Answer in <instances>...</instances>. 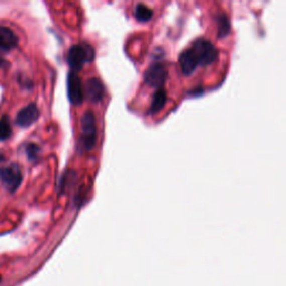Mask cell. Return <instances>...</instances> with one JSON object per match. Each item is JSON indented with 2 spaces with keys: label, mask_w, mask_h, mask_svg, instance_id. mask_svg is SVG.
<instances>
[{
  "label": "cell",
  "mask_w": 286,
  "mask_h": 286,
  "mask_svg": "<svg viewBox=\"0 0 286 286\" xmlns=\"http://www.w3.org/2000/svg\"><path fill=\"white\" fill-rule=\"evenodd\" d=\"M22 171L17 164H9L0 169V181L5 188L14 193L22 183Z\"/></svg>",
  "instance_id": "4"
},
{
  "label": "cell",
  "mask_w": 286,
  "mask_h": 286,
  "mask_svg": "<svg viewBox=\"0 0 286 286\" xmlns=\"http://www.w3.org/2000/svg\"><path fill=\"white\" fill-rule=\"evenodd\" d=\"M0 282H2V276H0Z\"/></svg>",
  "instance_id": "16"
},
{
  "label": "cell",
  "mask_w": 286,
  "mask_h": 286,
  "mask_svg": "<svg viewBox=\"0 0 286 286\" xmlns=\"http://www.w3.org/2000/svg\"><path fill=\"white\" fill-rule=\"evenodd\" d=\"M85 95L91 102H100L103 99L104 86L98 78H89L85 85Z\"/></svg>",
  "instance_id": "8"
},
{
  "label": "cell",
  "mask_w": 286,
  "mask_h": 286,
  "mask_svg": "<svg viewBox=\"0 0 286 286\" xmlns=\"http://www.w3.org/2000/svg\"><path fill=\"white\" fill-rule=\"evenodd\" d=\"M18 37L8 27L0 26V49L9 51L17 46Z\"/></svg>",
  "instance_id": "9"
},
{
  "label": "cell",
  "mask_w": 286,
  "mask_h": 286,
  "mask_svg": "<svg viewBox=\"0 0 286 286\" xmlns=\"http://www.w3.org/2000/svg\"><path fill=\"white\" fill-rule=\"evenodd\" d=\"M167 69L161 63H154L144 73V81L148 85L155 88H161L167 79Z\"/></svg>",
  "instance_id": "5"
},
{
  "label": "cell",
  "mask_w": 286,
  "mask_h": 286,
  "mask_svg": "<svg viewBox=\"0 0 286 286\" xmlns=\"http://www.w3.org/2000/svg\"><path fill=\"white\" fill-rule=\"evenodd\" d=\"M12 135V125L7 117L0 119V141H5Z\"/></svg>",
  "instance_id": "13"
},
{
  "label": "cell",
  "mask_w": 286,
  "mask_h": 286,
  "mask_svg": "<svg viewBox=\"0 0 286 286\" xmlns=\"http://www.w3.org/2000/svg\"><path fill=\"white\" fill-rule=\"evenodd\" d=\"M94 58V49L88 44L74 45L67 55L68 65L73 69L72 72L79 71L85 63L92 62Z\"/></svg>",
  "instance_id": "3"
},
{
  "label": "cell",
  "mask_w": 286,
  "mask_h": 286,
  "mask_svg": "<svg viewBox=\"0 0 286 286\" xmlns=\"http://www.w3.org/2000/svg\"><path fill=\"white\" fill-rule=\"evenodd\" d=\"M165 102H167V93H165L163 88H159L153 95L151 108H150V112L151 113L159 112L160 110L164 107Z\"/></svg>",
  "instance_id": "10"
},
{
  "label": "cell",
  "mask_w": 286,
  "mask_h": 286,
  "mask_svg": "<svg viewBox=\"0 0 286 286\" xmlns=\"http://www.w3.org/2000/svg\"><path fill=\"white\" fill-rule=\"evenodd\" d=\"M4 63H5V62L3 61V59H0V66H2V65H3Z\"/></svg>",
  "instance_id": "15"
},
{
  "label": "cell",
  "mask_w": 286,
  "mask_h": 286,
  "mask_svg": "<svg viewBox=\"0 0 286 286\" xmlns=\"http://www.w3.org/2000/svg\"><path fill=\"white\" fill-rule=\"evenodd\" d=\"M216 22L218 25V35L219 37H224L229 32V21L225 14H219L216 17Z\"/></svg>",
  "instance_id": "12"
},
{
  "label": "cell",
  "mask_w": 286,
  "mask_h": 286,
  "mask_svg": "<svg viewBox=\"0 0 286 286\" xmlns=\"http://www.w3.org/2000/svg\"><path fill=\"white\" fill-rule=\"evenodd\" d=\"M67 89L69 101L73 104H81L84 100V91L81 78L76 72H71L67 77Z\"/></svg>",
  "instance_id": "6"
},
{
  "label": "cell",
  "mask_w": 286,
  "mask_h": 286,
  "mask_svg": "<svg viewBox=\"0 0 286 286\" xmlns=\"http://www.w3.org/2000/svg\"><path fill=\"white\" fill-rule=\"evenodd\" d=\"M39 117V111L35 104H29L26 108L22 109L17 113L16 123L22 128H28L34 122L37 121Z\"/></svg>",
  "instance_id": "7"
},
{
  "label": "cell",
  "mask_w": 286,
  "mask_h": 286,
  "mask_svg": "<svg viewBox=\"0 0 286 286\" xmlns=\"http://www.w3.org/2000/svg\"><path fill=\"white\" fill-rule=\"evenodd\" d=\"M153 15V12L150 9L148 6H145L143 4H139L135 7V18L138 19L139 22H148L151 19Z\"/></svg>",
  "instance_id": "11"
},
{
  "label": "cell",
  "mask_w": 286,
  "mask_h": 286,
  "mask_svg": "<svg viewBox=\"0 0 286 286\" xmlns=\"http://www.w3.org/2000/svg\"><path fill=\"white\" fill-rule=\"evenodd\" d=\"M218 51L213 43L205 38H198L192 46L181 53L179 65L184 75H190L198 66H206L217 61Z\"/></svg>",
  "instance_id": "1"
},
{
  "label": "cell",
  "mask_w": 286,
  "mask_h": 286,
  "mask_svg": "<svg viewBox=\"0 0 286 286\" xmlns=\"http://www.w3.org/2000/svg\"><path fill=\"white\" fill-rule=\"evenodd\" d=\"M98 129L95 117L91 111L83 114L81 120V137L78 140V147L82 151H89L92 150L97 142Z\"/></svg>",
  "instance_id": "2"
},
{
  "label": "cell",
  "mask_w": 286,
  "mask_h": 286,
  "mask_svg": "<svg viewBox=\"0 0 286 286\" xmlns=\"http://www.w3.org/2000/svg\"><path fill=\"white\" fill-rule=\"evenodd\" d=\"M3 159H4V155H3L2 153H0V161H2V160H3Z\"/></svg>",
  "instance_id": "14"
}]
</instances>
